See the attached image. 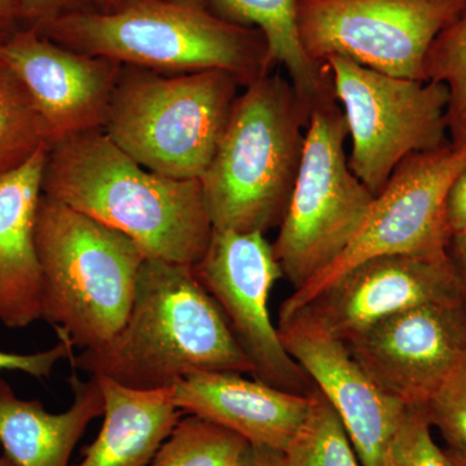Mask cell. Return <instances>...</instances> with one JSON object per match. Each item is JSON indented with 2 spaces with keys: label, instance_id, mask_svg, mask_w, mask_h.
<instances>
[{
  "label": "cell",
  "instance_id": "obj_5",
  "mask_svg": "<svg viewBox=\"0 0 466 466\" xmlns=\"http://www.w3.org/2000/svg\"><path fill=\"white\" fill-rule=\"evenodd\" d=\"M42 319L75 348L96 349L125 324L143 250L124 233L42 195L35 220Z\"/></svg>",
  "mask_w": 466,
  "mask_h": 466
},
{
  "label": "cell",
  "instance_id": "obj_23",
  "mask_svg": "<svg viewBox=\"0 0 466 466\" xmlns=\"http://www.w3.org/2000/svg\"><path fill=\"white\" fill-rule=\"evenodd\" d=\"M308 415L284 451L287 466H361L341 419L315 386Z\"/></svg>",
  "mask_w": 466,
  "mask_h": 466
},
{
  "label": "cell",
  "instance_id": "obj_11",
  "mask_svg": "<svg viewBox=\"0 0 466 466\" xmlns=\"http://www.w3.org/2000/svg\"><path fill=\"white\" fill-rule=\"evenodd\" d=\"M193 271L250 359L254 379L297 394L314 390V383L284 348L269 315V297L284 275L265 233L213 228Z\"/></svg>",
  "mask_w": 466,
  "mask_h": 466
},
{
  "label": "cell",
  "instance_id": "obj_25",
  "mask_svg": "<svg viewBox=\"0 0 466 466\" xmlns=\"http://www.w3.org/2000/svg\"><path fill=\"white\" fill-rule=\"evenodd\" d=\"M426 419L450 449L466 450V354L425 404Z\"/></svg>",
  "mask_w": 466,
  "mask_h": 466
},
{
  "label": "cell",
  "instance_id": "obj_37",
  "mask_svg": "<svg viewBox=\"0 0 466 466\" xmlns=\"http://www.w3.org/2000/svg\"><path fill=\"white\" fill-rule=\"evenodd\" d=\"M465 2H466V0H465Z\"/></svg>",
  "mask_w": 466,
  "mask_h": 466
},
{
  "label": "cell",
  "instance_id": "obj_20",
  "mask_svg": "<svg viewBox=\"0 0 466 466\" xmlns=\"http://www.w3.org/2000/svg\"><path fill=\"white\" fill-rule=\"evenodd\" d=\"M238 25L256 27L265 36L274 66H283L306 108L336 100L327 64L315 63L303 50L297 27V0H193Z\"/></svg>",
  "mask_w": 466,
  "mask_h": 466
},
{
  "label": "cell",
  "instance_id": "obj_13",
  "mask_svg": "<svg viewBox=\"0 0 466 466\" xmlns=\"http://www.w3.org/2000/svg\"><path fill=\"white\" fill-rule=\"evenodd\" d=\"M345 343L383 390L424 408L466 354V300L407 309Z\"/></svg>",
  "mask_w": 466,
  "mask_h": 466
},
{
  "label": "cell",
  "instance_id": "obj_26",
  "mask_svg": "<svg viewBox=\"0 0 466 466\" xmlns=\"http://www.w3.org/2000/svg\"><path fill=\"white\" fill-rule=\"evenodd\" d=\"M395 466H452L446 451L435 443L422 408L408 407L394 441Z\"/></svg>",
  "mask_w": 466,
  "mask_h": 466
},
{
  "label": "cell",
  "instance_id": "obj_15",
  "mask_svg": "<svg viewBox=\"0 0 466 466\" xmlns=\"http://www.w3.org/2000/svg\"><path fill=\"white\" fill-rule=\"evenodd\" d=\"M461 300L466 289L449 256H381L352 267L300 311L346 342L407 309Z\"/></svg>",
  "mask_w": 466,
  "mask_h": 466
},
{
  "label": "cell",
  "instance_id": "obj_33",
  "mask_svg": "<svg viewBox=\"0 0 466 466\" xmlns=\"http://www.w3.org/2000/svg\"><path fill=\"white\" fill-rule=\"evenodd\" d=\"M447 456H449L451 465L452 466H466V450L450 449L446 447Z\"/></svg>",
  "mask_w": 466,
  "mask_h": 466
},
{
  "label": "cell",
  "instance_id": "obj_17",
  "mask_svg": "<svg viewBox=\"0 0 466 466\" xmlns=\"http://www.w3.org/2000/svg\"><path fill=\"white\" fill-rule=\"evenodd\" d=\"M48 146L0 177V323L11 329L42 319L35 220Z\"/></svg>",
  "mask_w": 466,
  "mask_h": 466
},
{
  "label": "cell",
  "instance_id": "obj_32",
  "mask_svg": "<svg viewBox=\"0 0 466 466\" xmlns=\"http://www.w3.org/2000/svg\"><path fill=\"white\" fill-rule=\"evenodd\" d=\"M447 256L466 289V231L451 236Z\"/></svg>",
  "mask_w": 466,
  "mask_h": 466
},
{
  "label": "cell",
  "instance_id": "obj_28",
  "mask_svg": "<svg viewBox=\"0 0 466 466\" xmlns=\"http://www.w3.org/2000/svg\"><path fill=\"white\" fill-rule=\"evenodd\" d=\"M75 0H20L21 18L30 27H38L52 18L76 11L72 9Z\"/></svg>",
  "mask_w": 466,
  "mask_h": 466
},
{
  "label": "cell",
  "instance_id": "obj_6",
  "mask_svg": "<svg viewBox=\"0 0 466 466\" xmlns=\"http://www.w3.org/2000/svg\"><path fill=\"white\" fill-rule=\"evenodd\" d=\"M238 79L223 70L162 76L124 66L106 135L137 164L179 180H200L225 131Z\"/></svg>",
  "mask_w": 466,
  "mask_h": 466
},
{
  "label": "cell",
  "instance_id": "obj_7",
  "mask_svg": "<svg viewBox=\"0 0 466 466\" xmlns=\"http://www.w3.org/2000/svg\"><path fill=\"white\" fill-rule=\"evenodd\" d=\"M348 137L337 100L312 110L299 174L272 244L284 278L294 290L341 257L375 200L350 168L345 152Z\"/></svg>",
  "mask_w": 466,
  "mask_h": 466
},
{
  "label": "cell",
  "instance_id": "obj_34",
  "mask_svg": "<svg viewBox=\"0 0 466 466\" xmlns=\"http://www.w3.org/2000/svg\"><path fill=\"white\" fill-rule=\"evenodd\" d=\"M0 466H14L12 465V462L5 458V453H3L2 447H0Z\"/></svg>",
  "mask_w": 466,
  "mask_h": 466
},
{
  "label": "cell",
  "instance_id": "obj_21",
  "mask_svg": "<svg viewBox=\"0 0 466 466\" xmlns=\"http://www.w3.org/2000/svg\"><path fill=\"white\" fill-rule=\"evenodd\" d=\"M46 146L45 126L29 92L0 57V177L23 167Z\"/></svg>",
  "mask_w": 466,
  "mask_h": 466
},
{
  "label": "cell",
  "instance_id": "obj_3",
  "mask_svg": "<svg viewBox=\"0 0 466 466\" xmlns=\"http://www.w3.org/2000/svg\"><path fill=\"white\" fill-rule=\"evenodd\" d=\"M35 29L70 50L122 66L177 75L223 70L242 87L274 67L258 29L229 23L193 0H127L101 14L76 9Z\"/></svg>",
  "mask_w": 466,
  "mask_h": 466
},
{
  "label": "cell",
  "instance_id": "obj_35",
  "mask_svg": "<svg viewBox=\"0 0 466 466\" xmlns=\"http://www.w3.org/2000/svg\"><path fill=\"white\" fill-rule=\"evenodd\" d=\"M124 2V0H106V5L108 7H112V5H119V3Z\"/></svg>",
  "mask_w": 466,
  "mask_h": 466
},
{
  "label": "cell",
  "instance_id": "obj_36",
  "mask_svg": "<svg viewBox=\"0 0 466 466\" xmlns=\"http://www.w3.org/2000/svg\"><path fill=\"white\" fill-rule=\"evenodd\" d=\"M96 2L101 3V5H106V0H96Z\"/></svg>",
  "mask_w": 466,
  "mask_h": 466
},
{
  "label": "cell",
  "instance_id": "obj_1",
  "mask_svg": "<svg viewBox=\"0 0 466 466\" xmlns=\"http://www.w3.org/2000/svg\"><path fill=\"white\" fill-rule=\"evenodd\" d=\"M42 193L124 233L147 259L195 267L213 233L200 180L149 171L104 130L48 146Z\"/></svg>",
  "mask_w": 466,
  "mask_h": 466
},
{
  "label": "cell",
  "instance_id": "obj_2",
  "mask_svg": "<svg viewBox=\"0 0 466 466\" xmlns=\"http://www.w3.org/2000/svg\"><path fill=\"white\" fill-rule=\"evenodd\" d=\"M73 368L126 388L157 390L200 370L254 376V367L193 267L146 259L128 317L110 341L70 358Z\"/></svg>",
  "mask_w": 466,
  "mask_h": 466
},
{
  "label": "cell",
  "instance_id": "obj_27",
  "mask_svg": "<svg viewBox=\"0 0 466 466\" xmlns=\"http://www.w3.org/2000/svg\"><path fill=\"white\" fill-rule=\"evenodd\" d=\"M58 343L46 351L35 354H17L0 350V370H20L35 379H47L52 375L57 361L73 357V346L64 330L55 328Z\"/></svg>",
  "mask_w": 466,
  "mask_h": 466
},
{
  "label": "cell",
  "instance_id": "obj_16",
  "mask_svg": "<svg viewBox=\"0 0 466 466\" xmlns=\"http://www.w3.org/2000/svg\"><path fill=\"white\" fill-rule=\"evenodd\" d=\"M311 392L281 390L233 370H200L174 383L173 400L187 415L223 426L253 446L284 452L308 415Z\"/></svg>",
  "mask_w": 466,
  "mask_h": 466
},
{
  "label": "cell",
  "instance_id": "obj_8",
  "mask_svg": "<svg viewBox=\"0 0 466 466\" xmlns=\"http://www.w3.org/2000/svg\"><path fill=\"white\" fill-rule=\"evenodd\" d=\"M465 168L466 143L449 142L404 158L375 196L348 249L284 300L279 323L306 308L318 294L364 260L381 256L447 257L451 238L447 198Z\"/></svg>",
  "mask_w": 466,
  "mask_h": 466
},
{
  "label": "cell",
  "instance_id": "obj_9",
  "mask_svg": "<svg viewBox=\"0 0 466 466\" xmlns=\"http://www.w3.org/2000/svg\"><path fill=\"white\" fill-rule=\"evenodd\" d=\"M325 64L351 137L350 168L373 195L408 156L450 142L443 84L385 75L339 56Z\"/></svg>",
  "mask_w": 466,
  "mask_h": 466
},
{
  "label": "cell",
  "instance_id": "obj_18",
  "mask_svg": "<svg viewBox=\"0 0 466 466\" xmlns=\"http://www.w3.org/2000/svg\"><path fill=\"white\" fill-rule=\"evenodd\" d=\"M73 403L51 413L41 400H25L0 379V447L14 466H70V458L92 420L103 416L104 397L96 377L69 379Z\"/></svg>",
  "mask_w": 466,
  "mask_h": 466
},
{
  "label": "cell",
  "instance_id": "obj_22",
  "mask_svg": "<svg viewBox=\"0 0 466 466\" xmlns=\"http://www.w3.org/2000/svg\"><path fill=\"white\" fill-rule=\"evenodd\" d=\"M244 438L196 415L182 417L147 466H236Z\"/></svg>",
  "mask_w": 466,
  "mask_h": 466
},
{
  "label": "cell",
  "instance_id": "obj_31",
  "mask_svg": "<svg viewBox=\"0 0 466 466\" xmlns=\"http://www.w3.org/2000/svg\"><path fill=\"white\" fill-rule=\"evenodd\" d=\"M20 0H0V45L20 30Z\"/></svg>",
  "mask_w": 466,
  "mask_h": 466
},
{
  "label": "cell",
  "instance_id": "obj_19",
  "mask_svg": "<svg viewBox=\"0 0 466 466\" xmlns=\"http://www.w3.org/2000/svg\"><path fill=\"white\" fill-rule=\"evenodd\" d=\"M104 397V422L76 466H147L184 413L173 386L157 390L126 388L96 377Z\"/></svg>",
  "mask_w": 466,
  "mask_h": 466
},
{
  "label": "cell",
  "instance_id": "obj_12",
  "mask_svg": "<svg viewBox=\"0 0 466 466\" xmlns=\"http://www.w3.org/2000/svg\"><path fill=\"white\" fill-rule=\"evenodd\" d=\"M278 329L284 348L341 419L361 466H395L394 441L408 407L305 311L279 323Z\"/></svg>",
  "mask_w": 466,
  "mask_h": 466
},
{
  "label": "cell",
  "instance_id": "obj_10",
  "mask_svg": "<svg viewBox=\"0 0 466 466\" xmlns=\"http://www.w3.org/2000/svg\"><path fill=\"white\" fill-rule=\"evenodd\" d=\"M465 15V0H297L300 43L315 63L339 56L415 81H428L431 45Z\"/></svg>",
  "mask_w": 466,
  "mask_h": 466
},
{
  "label": "cell",
  "instance_id": "obj_29",
  "mask_svg": "<svg viewBox=\"0 0 466 466\" xmlns=\"http://www.w3.org/2000/svg\"><path fill=\"white\" fill-rule=\"evenodd\" d=\"M446 219L451 236L466 231V168L451 187L447 198Z\"/></svg>",
  "mask_w": 466,
  "mask_h": 466
},
{
  "label": "cell",
  "instance_id": "obj_4",
  "mask_svg": "<svg viewBox=\"0 0 466 466\" xmlns=\"http://www.w3.org/2000/svg\"><path fill=\"white\" fill-rule=\"evenodd\" d=\"M306 108L289 79L268 73L233 101L200 179L214 229L262 232L280 225L302 159Z\"/></svg>",
  "mask_w": 466,
  "mask_h": 466
},
{
  "label": "cell",
  "instance_id": "obj_14",
  "mask_svg": "<svg viewBox=\"0 0 466 466\" xmlns=\"http://www.w3.org/2000/svg\"><path fill=\"white\" fill-rule=\"evenodd\" d=\"M0 57L29 92L48 146L106 128L122 64L70 50L35 27L20 29L2 43Z\"/></svg>",
  "mask_w": 466,
  "mask_h": 466
},
{
  "label": "cell",
  "instance_id": "obj_30",
  "mask_svg": "<svg viewBox=\"0 0 466 466\" xmlns=\"http://www.w3.org/2000/svg\"><path fill=\"white\" fill-rule=\"evenodd\" d=\"M236 466H287L283 451L249 444Z\"/></svg>",
  "mask_w": 466,
  "mask_h": 466
},
{
  "label": "cell",
  "instance_id": "obj_24",
  "mask_svg": "<svg viewBox=\"0 0 466 466\" xmlns=\"http://www.w3.org/2000/svg\"><path fill=\"white\" fill-rule=\"evenodd\" d=\"M428 81L449 90L447 130L450 142L466 143V15L435 38L425 60Z\"/></svg>",
  "mask_w": 466,
  "mask_h": 466
}]
</instances>
